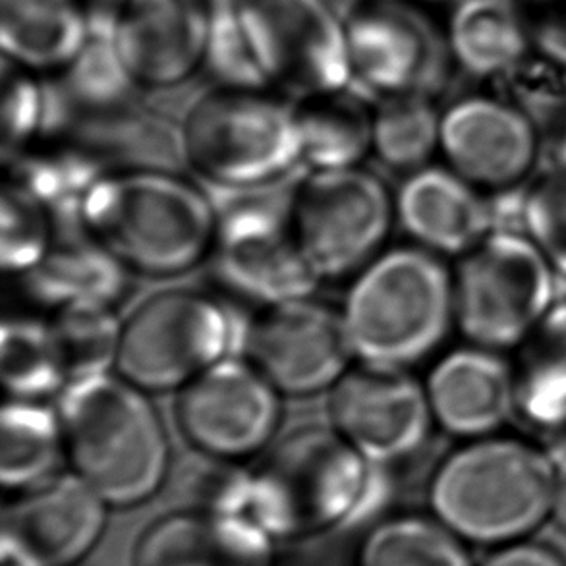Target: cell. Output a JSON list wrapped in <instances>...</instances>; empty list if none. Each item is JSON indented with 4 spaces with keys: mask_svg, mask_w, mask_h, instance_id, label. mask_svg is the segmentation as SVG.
Instances as JSON below:
<instances>
[{
    "mask_svg": "<svg viewBox=\"0 0 566 566\" xmlns=\"http://www.w3.org/2000/svg\"><path fill=\"white\" fill-rule=\"evenodd\" d=\"M70 472L111 509L146 503L170 470L161 418L144 389L118 374L70 381L59 400Z\"/></svg>",
    "mask_w": 566,
    "mask_h": 566,
    "instance_id": "6da1fadb",
    "label": "cell"
},
{
    "mask_svg": "<svg viewBox=\"0 0 566 566\" xmlns=\"http://www.w3.org/2000/svg\"><path fill=\"white\" fill-rule=\"evenodd\" d=\"M80 227L132 271L177 276L213 252L211 201L170 170L107 172L85 198Z\"/></svg>",
    "mask_w": 566,
    "mask_h": 566,
    "instance_id": "7a4b0ae2",
    "label": "cell"
},
{
    "mask_svg": "<svg viewBox=\"0 0 566 566\" xmlns=\"http://www.w3.org/2000/svg\"><path fill=\"white\" fill-rule=\"evenodd\" d=\"M557 464L518 437L464 441L437 467L429 505L460 539L506 544L537 528L553 511Z\"/></svg>",
    "mask_w": 566,
    "mask_h": 566,
    "instance_id": "3957f363",
    "label": "cell"
},
{
    "mask_svg": "<svg viewBox=\"0 0 566 566\" xmlns=\"http://www.w3.org/2000/svg\"><path fill=\"white\" fill-rule=\"evenodd\" d=\"M382 470L333 428L300 429L252 470L248 516L275 542L319 536L381 493Z\"/></svg>",
    "mask_w": 566,
    "mask_h": 566,
    "instance_id": "277c9868",
    "label": "cell"
},
{
    "mask_svg": "<svg viewBox=\"0 0 566 566\" xmlns=\"http://www.w3.org/2000/svg\"><path fill=\"white\" fill-rule=\"evenodd\" d=\"M356 360L408 369L443 345L454 319V273L420 245L379 253L346 294Z\"/></svg>",
    "mask_w": 566,
    "mask_h": 566,
    "instance_id": "5b68a950",
    "label": "cell"
},
{
    "mask_svg": "<svg viewBox=\"0 0 566 566\" xmlns=\"http://www.w3.org/2000/svg\"><path fill=\"white\" fill-rule=\"evenodd\" d=\"M250 323L196 291L147 298L124 322L116 374L146 392L185 389L229 358H244Z\"/></svg>",
    "mask_w": 566,
    "mask_h": 566,
    "instance_id": "8992f818",
    "label": "cell"
},
{
    "mask_svg": "<svg viewBox=\"0 0 566 566\" xmlns=\"http://www.w3.org/2000/svg\"><path fill=\"white\" fill-rule=\"evenodd\" d=\"M180 139L191 169L224 188L268 186L302 163L294 108L265 92L214 87L199 95Z\"/></svg>",
    "mask_w": 566,
    "mask_h": 566,
    "instance_id": "52a82bcc",
    "label": "cell"
},
{
    "mask_svg": "<svg viewBox=\"0 0 566 566\" xmlns=\"http://www.w3.org/2000/svg\"><path fill=\"white\" fill-rule=\"evenodd\" d=\"M555 269L522 230H491L454 271V319L470 345L518 348L557 302Z\"/></svg>",
    "mask_w": 566,
    "mask_h": 566,
    "instance_id": "ba28073f",
    "label": "cell"
},
{
    "mask_svg": "<svg viewBox=\"0 0 566 566\" xmlns=\"http://www.w3.org/2000/svg\"><path fill=\"white\" fill-rule=\"evenodd\" d=\"M397 214L379 178L354 167L312 170L292 199L294 234L322 279H338L376 260Z\"/></svg>",
    "mask_w": 566,
    "mask_h": 566,
    "instance_id": "9c48e42d",
    "label": "cell"
},
{
    "mask_svg": "<svg viewBox=\"0 0 566 566\" xmlns=\"http://www.w3.org/2000/svg\"><path fill=\"white\" fill-rule=\"evenodd\" d=\"M269 85L296 99L353 82L345 23L323 0H232Z\"/></svg>",
    "mask_w": 566,
    "mask_h": 566,
    "instance_id": "30bf717a",
    "label": "cell"
},
{
    "mask_svg": "<svg viewBox=\"0 0 566 566\" xmlns=\"http://www.w3.org/2000/svg\"><path fill=\"white\" fill-rule=\"evenodd\" d=\"M350 87L366 99L433 93L451 70L449 39L402 0H377L345 22Z\"/></svg>",
    "mask_w": 566,
    "mask_h": 566,
    "instance_id": "8fae6325",
    "label": "cell"
},
{
    "mask_svg": "<svg viewBox=\"0 0 566 566\" xmlns=\"http://www.w3.org/2000/svg\"><path fill=\"white\" fill-rule=\"evenodd\" d=\"M245 360L281 395L331 390L356 358L343 312L314 296L294 300L250 323Z\"/></svg>",
    "mask_w": 566,
    "mask_h": 566,
    "instance_id": "7c38bea8",
    "label": "cell"
},
{
    "mask_svg": "<svg viewBox=\"0 0 566 566\" xmlns=\"http://www.w3.org/2000/svg\"><path fill=\"white\" fill-rule=\"evenodd\" d=\"M281 392L245 358H229L178 390L177 420L199 454L242 460L281 426Z\"/></svg>",
    "mask_w": 566,
    "mask_h": 566,
    "instance_id": "4fadbf2b",
    "label": "cell"
},
{
    "mask_svg": "<svg viewBox=\"0 0 566 566\" xmlns=\"http://www.w3.org/2000/svg\"><path fill=\"white\" fill-rule=\"evenodd\" d=\"M329 416L331 428L379 467L420 451L436 426L423 382L406 369L366 361L331 389Z\"/></svg>",
    "mask_w": 566,
    "mask_h": 566,
    "instance_id": "5bb4252c",
    "label": "cell"
},
{
    "mask_svg": "<svg viewBox=\"0 0 566 566\" xmlns=\"http://www.w3.org/2000/svg\"><path fill=\"white\" fill-rule=\"evenodd\" d=\"M108 509L74 472L20 491L2 513V565L76 566L99 544Z\"/></svg>",
    "mask_w": 566,
    "mask_h": 566,
    "instance_id": "9a60e30c",
    "label": "cell"
},
{
    "mask_svg": "<svg viewBox=\"0 0 566 566\" xmlns=\"http://www.w3.org/2000/svg\"><path fill=\"white\" fill-rule=\"evenodd\" d=\"M213 253L222 283L265 307L310 298L322 281L292 222L269 207H234L224 214Z\"/></svg>",
    "mask_w": 566,
    "mask_h": 566,
    "instance_id": "2e32d148",
    "label": "cell"
},
{
    "mask_svg": "<svg viewBox=\"0 0 566 566\" xmlns=\"http://www.w3.org/2000/svg\"><path fill=\"white\" fill-rule=\"evenodd\" d=\"M542 142L537 124L505 95H467L443 113L439 154L475 188L505 191L532 172Z\"/></svg>",
    "mask_w": 566,
    "mask_h": 566,
    "instance_id": "e0dca14e",
    "label": "cell"
},
{
    "mask_svg": "<svg viewBox=\"0 0 566 566\" xmlns=\"http://www.w3.org/2000/svg\"><path fill=\"white\" fill-rule=\"evenodd\" d=\"M209 0H126L116 8V43L139 87L170 92L203 69Z\"/></svg>",
    "mask_w": 566,
    "mask_h": 566,
    "instance_id": "ac0fdd59",
    "label": "cell"
},
{
    "mask_svg": "<svg viewBox=\"0 0 566 566\" xmlns=\"http://www.w3.org/2000/svg\"><path fill=\"white\" fill-rule=\"evenodd\" d=\"M423 385L436 426L462 441L495 436L518 412L513 364L483 346L444 354Z\"/></svg>",
    "mask_w": 566,
    "mask_h": 566,
    "instance_id": "d6986e66",
    "label": "cell"
},
{
    "mask_svg": "<svg viewBox=\"0 0 566 566\" xmlns=\"http://www.w3.org/2000/svg\"><path fill=\"white\" fill-rule=\"evenodd\" d=\"M132 566H276V542L248 514L188 509L142 532Z\"/></svg>",
    "mask_w": 566,
    "mask_h": 566,
    "instance_id": "ffe728a7",
    "label": "cell"
},
{
    "mask_svg": "<svg viewBox=\"0 0 566 566\" xmlns=\"http://www.w3.org/2000/svg\"><path fill=\"white\" fill-rule=\"evenodd\" d=\"M395 209L406 232L439 258H462L495 229L490 199L449 167L413 170L400 186Z\"/></svg>",
    "mask_w": 566,
    "mask_h": 566,
    "instance_id": "44dd1931",
    "label": "cell"
},
{
    "mask_svg": "<svg viewBox=\"0 0 566 566\" xmlns=\"http://www.w3.org/2000/svg\"><path fill=\"white\" fill-rule=\"evenodd\" d=\"M115 8L95 7L87 12V31L76 56L62 69V76L49 82L61 128L80 116L111 113L132 107L142 90L124 64L116 43Z\"/></svg>",
    "mask_w": 566,
    "mask_h": 566,
    "instance_id": "7402d4cb",
    "label": "cell"
},
{
    "mask_svg": "<svg viewBox=\"0 0 566 566\" xmlns=\"http://www.w3.org/2000/svg\"><path fill=\"white\" fill-rule=\"evenodd\" d=\"M447 39L452 62L478 80L499 82L534 53L518 0H457Z\"/></svg>",
    "mask_w": 566,
    "mask_h": 566,
    "instance_id": "603a6c76",
    "label": "cell"
},
{
    "mask_svg": "<svg viewBox=\"0 0 566 566\" xmlns=\"http://www.w3.org/2000/svg\"><path fill=\"white\" fill-rule=\"evenodd\" d=\"M31 296L46 306L107 304L126 289V268L85 230L54 238L38 268L23 276Z\"/></svg>",
    "mask_w": 566,
    "mask_h": 566,
    "instance_id": "cb8c5ba5",
    "label": "cell"
},
{
    "mask_svg": "<svg viewBox=\"0 0 566 566\" xmlns=\"http://www.w3.org/2000/svg\"><path fill=\"white\" fill-rule=\"evenodd\" d=\"M354 87L300 101V159L312 170L354 169L374 151V111Z\"/></svg>",
    "mask_w": 566,
    "mask_h": 566,
    "instance_id": "d4e9b609",
    "label": "cell"
},
{
    "mask_svg": "<svg viewBox=\"0 0 566 566\" xmlns=\"http://www.w3.org/2000/svg\"><path fill=\"white\" fill-rule=\"evenodd\" d=\"M85 31L87 14L77 0H0L2 51L23 69H64Z\"/></svg>",
    "mask_w": 566,
    "mask_h": 566,
    "instance_id": "484cf974",
    "label": "cell"
},
{
    "mask_svg": "<svg viewBox=\"0 0 566 566\" xmlns=\"http://www.w3.org/2000/svg\"><path fill=\"white\" fill-rule=\"evenodd\" d=\"M513 364L518 413L534 428L566 429V298H557Z\"/></svg>",
    "mask_w": 566,
    "mask_h": 566,
    "instance_id": "4316f807",
    "label": "cell"
},
{
    "mask_svg": "<svg viewBox=\"0 0 566 566\" xmlns=\"http://www.w3.org/2000/svg\"><path fill=\"white\" fill-rule=\"evenodd\" d=\"M0 482L4 490L23 491L53 478L62 459L61 418L41 400L12 398L2 408Z\"/></svg>",
    "mask_w": 566,
    "mask_h": 566,
    "instance_id": "83f0119b",
    "label": "cell"
},
{
    "mask_svg": "<svg viewBox=\"0 0 566 566\" xmlns=\"http://www.w3.org/2000/svg\"><path fill=\"white\" fill-rule=\"evenodd\" d=\"M8 163H12L15 185L41 201L54 221L77 227L87 193L107 175L99 159L80 144L41 154L23 151Z\"/></svg>",
    "mask_w": 566,
    "mask_h": 566,
    "instance_id": "f1b7e54d",
    "label": "cell"
},
{
    "mask_svg": "<svg viewBox=\"0 0 566 566\" xmlns=\"http://www.w3.org/2000/svg\"><path fill=\"white\" fill-rule=\"evenodd\" d=\"M0 337V376L10 397L43 400L69 385V371L51 323L8 317Z\"/></svg>",
    "mask_w": 566,
    "mask_h": 566,
    "instance_id": "f546056e",
    "label": "cell"
},
{
    "mask_svg": "<svg viewBox=\"0 0 566 566\" xmlns=\"http://www.w3.org/2000/svg\"><path fill=\"white\" fill-rule=\"evenodd\" d=\"M356 566H472L467 549L443 522L418 514L390 516L369 530Z\"/></svg>",
    "mask_w": 566,
    "mask_h": 566,
    "instance_id": "4dcf8cb0",
    "label": "cell"
},
{
    "mask_svg": "<svg viewBox=\"0 0 566 566\" xmlns=\"http://www.w3.org/2000/svg\"><path fill=\"white\" fill-rule=\"evenodd\" d=\"M428 93H398L377 101L374 154L395 170H420L441 151L443 113Z\"/></svg>",
    "mask_w": 566,
    "mask_h": 566,
    "instance_id": "1f68e13d",
    "label": "cell"
},
{
    "mask_svg": "<svg viewBox=\"0 0 566 566\" xmlns=\"http://www.w3.org/2000/svg\"><path fill=\"white\" fill-rule=\"evenodd\" d=\"M54 337L70 381L111 374L118 364L123 327L107 304H74L61 307L54 317Z\"/></svg>",
    "mask_w": 566,
    "mask_h": 566,
    "instance_id": "d6a6232c",
    "label": "cell"
},
{
    "mask_svg": "<svg viewBox=\"0 0 566 566\" xmlns=\"http://www.w3.org/2000/svg\"><path fill=\"white\" fill-rule=\"evenodd\" d=\"M0 260L4 273L25 276L54 242L53 214L30 191L10 180L0 203Z\"/></svg>",
    "mask_w": 566,
    "mask_h": 566,
    "instance_id": "836d02e7",
    "label": "cell"
},
{
    "mask_svg": "<svg viewBox=\"0 0 566 566\" xmlns=\"http://www.w3.org/2000/svg\"><path fill=\"white\" fill-rule=\"evenodd\" d=\"M203 69L217 87L250 92H265L269 87L232 0L211 4Z\"/></svg>",
    "mask_w": 566,
    "mask_h": 566,
    "instance_id": "e575fe53",
    "label": "cell"
},
{
    "mask_svg": "<svg viewBox=\"0 0 566 566\" xmlns=\"http://www.w3.org/2000/svg\"><path fill=\"white\" fill-rule=\"evenodd\" d=\"M39 134H46L45 87L23 66L4 56L0 76V136L4 159L12 161L22 155Z\"/></svg>",
    "mask_w": 566,
    "mask_h": 566,
    "instance_id": "d590c367",
    "label": "cell"
},
{
    "mask_svg": "<svg viewBox=\"0 0 566 566\" xmlns=\"http://www.w3.org/2000/svg\"><path fill=\"white\" fill-rule=\"evenodd\" d=\"M522 230L566 279V172L553 170L524 193Z\"/></svg>",
    "mask_w": 566,
    "mask_h": 566,
    "instance_id": "8d00e7d4",
    "label": "cell"
},
{
    "mask_svg": "<svg viewBox=\"0 0 566 566\" xmlns=\"http://www.w3.org/2000/svg\"><path fill=\"white\" fill-rule=\"evenodd\" d=\"M186 495L196 505L191 509L211 513L248 514L252 495V470L238 460L214 459L201 454V460L185 468Z\"/></svg>",
    "mask_w": 566,
    "mask_h": 566,
    "instance_id": "74e56055",
    "label": "cell"
},
{
    "mask_svg": "<svg viewBox=\"0 0 566 566\" xmlns=\"http://www.w3.org/2000/svg\"><path fill=\"white\" fill-rule=\"evenodd\" d=\"M518 4L534 51L566 70V0H518Z\"/></svg>",
    "mask_w": 566,
    "mask_h": 566,
    "instance_id": "f35d334b",
    "label": "cell"
},
{
    "mask_svg": "<svg viewBox=\"0 0 566 566\" xmlns=\"http://www.w3.org/2000/svg\"><path fill=\"white\" fill-rule=\"evenodd\" d=\"M483 566H566L557 553L537 544L509 545L493 553Z\"/></svg>",
    "mask_w": 566,
    "mask_h": 566,
    "instance_id": "ab89813d",
    "label": "cell"
},
{
    "mask_svg": "<svg viewBox=\"0 0 566 566\" xmlns=\"http://www.w3.org/2000/svg\"><path fill=\"white\" fill-rule=\"evenodd\" d=\"M544 132L547 136V151L552 155L555 170L566 172V111L560 113Z\"/></svg>",
    "mask_w": 566,
    "mask_h": 566,
    "instance_id": "60d3db41",
    "label": "cell"
},
{
    "mask_svg": "<svg viewBox=\"0 0 566 566\" xmlns=\"http://www.w3.org/2000/svg\"><path fill=\"white\" fill-rule=\"evenodd\" d=\"M553 516L566 530V457L557 464L555 472V493H553Z\"/></svg>",
    "mask_w": 566,
    "mask_h": 566,
    "instance_id": "b9f144b4",
    "label": "cell"
},
{
    "mask_svg": "<svg viewBox=\"0 0 566 566\" xmlns=\"http://www.w3.org/2000/svg\"><path fill=\"white\" fill-rule=\"evenodd\" d=\"M323 2L329 7L331 12L337 15L340 22L345 23L350 15L356 14L361 8L374 4L377 0H323Z\"/></svg>",
    "mask_w": 566,
    "mask_h": 566,
    "instance_id": "7bdbcfd3",
    "label": "cell"
},
{
    "mask_svg": "<svg viewBox=\"0 0 566 566\" xmlns=\"http://www.w3.org/2000/svg\"><path fill=\"white\" fill-rule=\"evenodd\" d=\"M95 2V7H105V8H120L123 7L126 0H93Z\"/></svg>",
    "mask_w": 566,
    "mask_h": 566,
    "instance_id": "ee69618b",
    "label": "cell"
},
{
    "mask_svg": "<svg viewBox=\"0 0 566 566\" xmlns=\"http://www.w3.org/2000/svg\"><path fill=\"white\" fill-rule=\"evenodd\" d=\"M214 2H230V0H209V4H214Z\"/></svg>",
    "mask_w": 566,
    "mask_h": 566,
    "instance_id": "f6af8a7d",
    "label": "cell"
},
{
    "mask_svg": "<svg viewBox=\"0 0 566 566\" xmlns=\"http://www.w3.org/2000/svg\"><path fill=\"white\" fill-rule=\"evenodd\" d=\"M454 2H457V0H454Z\"/></svg>",
    "mask_w": 566,
    "mask_h": 566,
    "instance_id": "bcb514c9",
    "label": "cell"
}]
</instances>
